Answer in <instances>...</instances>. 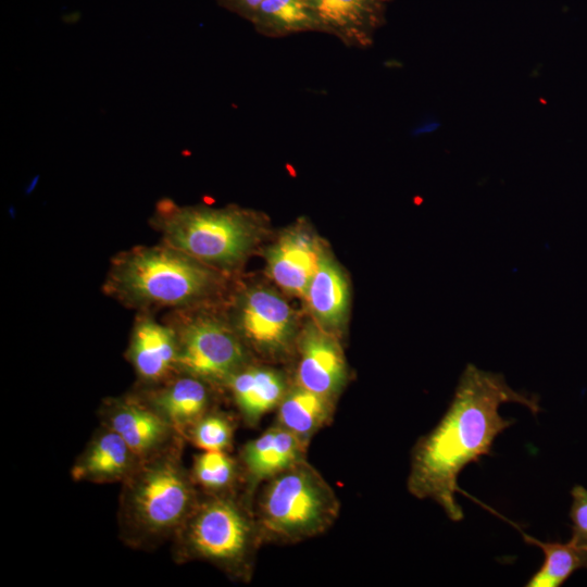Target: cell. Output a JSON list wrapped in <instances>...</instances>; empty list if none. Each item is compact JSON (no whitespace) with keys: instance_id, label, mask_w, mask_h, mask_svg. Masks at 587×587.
<instances>
[{"instance_id":"obj_1","label":"cell","mask_w":587,"mask_h":587,"mask_svg":"<svg viewBox=\"0 0 587 587\" xmlns=\"http://www.w3.org/2000/svg\"><path fill=\"white\" fill-rule=\"evenodd\" d=\"M505 402L521 403L533 414L540 411L537 396L512 389L500 373L467 364L447 411L412 449L410 494L435 500L451 521H462L463 510L455 500L461 491L458 477L467 464L490 454L497 436L515 422L499 414Z\"/></svg>"},{"instance_id":"obj_2","label":"cell","mask_w":587,"mask_h":587,"mask_svg":"<svg viewBox=\"0 0 587 587\" xmlns=\"http://www.w3.org/2000/svg\"><path fill=\"white\" fill-rule=\"evenodd\" d=\"M186 441L140 462L121 484L118 538L130 549L152 551L172 541L201 492L183 463Z\"/></svg>"},{"instance_id":"obj_3","label":"cell","mask_w":587,"mask_h":587,"mask_svg":"<svg viewBox=\"0 0 587 587\" xmlns=\"http://www.w3.org/2000/svg\"><path fill=\"white\" fill-rule=\"evenodd\" d=\"M262 542L248 492L204 495L172 539L178 564L202 561L233 579L250 578Z\"/></svg>"},{"instance_id":"obj_4","label":"cell","mask_w":587,"mask_h":587,"mask_svg":"<svg viewBox=\"0 0 587 587\" xmlns=\"http://www.w3.org/2000/svg\"><path fill=\"white\" fill-rule=\"evenodd\" d=\"M216 279L211 266L163 242L118 254L105 287L133 307L180 308L208 296Z\"/></svg>"},{"instance_id":"obj_5","label":"cell","mask_w":587,"mask_h":587,"mask_svg":"<svg viewBox=\"0 0 587 587\" xmlns=\"http://www.w3.org/2000/svg\"><path fill=\"white\" fill-rule=\"evenodd\" d=\"M252 508L262 542L296 544L328 530L340 503L304 459L263 482Z\"/></svg>"},{"instance_id":"obj_6","label":"cell","mask_w":587,"mask_h":587,"mask_svg":"<svg viewBox=\"0 0 587 587\" xmlns=\"http://www.w3.org/2000/svg\"><path fill=\"white\" fill-rule=\"evenodd\" d=\"M152 221L164 243L223 268L236 266L248 255L259 230L255 216L246 210L179 207L171 200L161 201Z\"/></svg>"},{"instance_id":"obj_7","label":"cell","mask_w":587,"mask_h":587,"mask_svg":"<svg viewBox=\"0 0 587 587\" xmlns=\"http://www.w3.org/2000/svg\"><path fill=\"white\" fill-rule=\"evenodd\" d=\"M178 339L177 373L224 387L249 363L247 345L237 330L209 316H197L174 326Z\"/></svg>"},{"instance_id":"obj_8","label":"cell","mask_w":587,"mask_h":587,"mask_svg":"<svg viewBox=\"0 0 587 587\" xmlns=\"http://www.w3.org/2000/svg\"><path fill=\"white\" fill-rule=\"evenodd\" d=\"M98 417L100 424L117 433L141 461L186 441L136 390L103 399Z\"/></svg>"},{"instance_id":"obj_9","label":"cell","mask_w":587,"mask_h":587,"mask_svg":"<svg viewBox=\"0 0 587 587\" xmlns=\"http://www.w3.org/2000/svg\"><path fill=\"white\" fill-rule=\"evenodd\" d=\"M237 332L246 345L275 357L290 345L295 333L294 311L272 289L250 288L238 301Z\"/></svg>"},{"instance_id":"obj_10","label":"cell","mask_w":587,"mask_h":587,"mask_svg":"<svg viewBox=\"0 0 587 587\" xmlns=\"http://www.w3.org/2000/svg\"><path fill=\"white\" fill-rule=\"evenodd\" d=\"M347 380V364L336 338L310 324L299 340L296 385L334 402Z\"/></svg>"},{"instance_id":"obj_11","label":"cell","mask_w":587,"mask_h":587,"mask_svg":"<svg viewBox=\"0 0 587 587\" xmlns=\"http://www.w3.org/2000/svg\"><path fill=\"white\" fill-rule=\"evenodd\" d=\"M178 339L174 326L152 317L138 319L133 327L126 359L141 388L157 386L177 373Z\"/></svg>"},{"instance_id":"obj_12","label":"cell","mask_w":587,"mask_h":587,"mask_svg":"<svg viewBox=\"0 0 587 587\" xmlns=\"http://www.w3.org/2000/svg\"><path fill=\"white\" fill-rule=\"evenodd\" d=\"M213 385L196 376L176 373L167 380L135 390L184 438L187 430L214 409Z\"/></svg>"},{"instance_id":"obj_13","label":"cell","mask_w":587,"mask_h":587,"mask_svg":"<svg viewBox=\"0 0 587 587\" xmlns=\"http://www.w3.org/2000/svg\"><path fill=\"white\" fill-rule=\"evenodd\" d=\"M320 33L329 34L344 45L366 48L385 21V7L378 0H308Z\"/></svg>"},{"instance_id":"obj_14","label":"cell","mask_w":587,"mask_h":587,"mask_svg":"<svg viewBox=\"0 0 587 587\" xmlns=\"http://www.w3.org/2000/svg\"><path fill=\"white\" fill-rule=\"evenodd\" d=\"M140 462V458L117 433L100 424L76 457L70 472L75 482L122 484Z\"/></svg>"},{"instance_id":"obj_15","label":"cell","mask_w":587,"mask_h":587,"mask_svg":"<svg viewBox=\"0 0 587 587\" xmlns=\"http://www.w3.org/2000/svg\"><path fill=\"white\" fill-rule=\"evenodd\" d=\"M308 445L277 423L247 441L237 458L246 490L250 492L254 486L304 460Z\"/></svg>"},{"instance_id":"obj_16","label":"cell","mask_w":587,"mask_h":587,"mask_svg":"<svg viewBox=\"0 0 587 587\" xmlns=\"http://www.w3.org/2000/svg\"><path fill=\"white\" fill-rule=\"evenodd\" d=\"M323 252L313 235L302 227L291 228L268 250L267 273L286 292L304 297Z\"/></svg>"},{"instance_id":"obj_17","label":"cell","mask_w":587,"mask_h":587,"mask_svg":"<svg viewBox=\"0 0 587 587\" xmlns=\"http://www.w3.org/2000/svg\"><path fill=\"white\" fill-rule=\"evenodd\" d=\"M224 388L229 391L239 416L249 426L277 409L289 389L279 372L249 363L234 373Z\"/></svg>"},{"instance_id":"obj_18","label":"cell","mask_w":587,"mask_h":587,"mask_svg":"<svg viewBox=\"0 0 587 587\" xmlns=\"http://www.w3.org/2000/svg\"><path fill=\"white\" fill-rule=\"evenodd\" d=\"M304 298L321 327L337 329L344 324L349 303L348 283L341 268L325 251Z\"/></svg>"},{"instance_id":"obj_19","label":"cell","mask_w":587,"mask_h":587,"mask_svg":"<svg viewBox=\"0 0 587 587\" xmlns=\"http://www.w3.org/2000/svg\"><path fill=\"white\" fill-rule=\"evenodd\" d=\"M335 402L295 385L277 407V424L310 442V439L333 419Z\"/></svg>"},{"instance_id":"obj_20","label":"cell","mask_w":587,"mask_h":587,"mask_svg":"<svg viewBox=\"0 0 587 587\" xmlns=\"http://www.w3.org/2000/svg\"><path fill=\"white\" fill-rule=\"evenodd\" d=\"M524 541L538 546L544 553L541 566L530 576L526 587H560L576 571L587 569V547L567 542L538 540L517 527Z\"/></svg>"},{"instance_id":"obj_21","label":"cell","mask_w":587,"mask_h":587,"mask_svg":"<svg viewBox=\"0 0 587 587\" xmlns=\"http://www.w3.org/2000/svg\"><path fill=\"white\" fill-rule=\"evenodd\" d=\"M250 23L271 38L319 32L308 0H263Z\"/></svg>"},{"instance_id":"obj_22","label":"cell","mask_w":587,"mask_h":587,"mask_svg":"<svg viewBox=\"0 0 587 587\" xmlns=\"http://www.w3.org/2000/svg\"><path fill=\"white\" fill-rule=\"evenodd\" d=\"M193 483L201 494L227 495L238 492L245 484L238 459L224 451H201L190 467Z\"/></svg>"},{"instance_id":"obj_23","label":"cell","mask_w":587,"mask_h":587,"mask_svg":"<svg viewBox=\"0 0 587 587\" xmlns=\"http://www.w3.org/2000/svg\"><path fill=\"white\" fill-rule=\"evenodd\" d=\"M234 436L235 423L233 417L214 408L187 430L185 440L201 451L229 452Z\"/></svg>"},{"instance_id":"obj_24","label":"cell","mask_w":587,"mask_h":587,"mask_svg":"<svg viewBox=\"0 0 587 587\" xmlns=\"http://www.w3.org/2000/svg\"><path fill=\"white\" fill-rule=\"evenodd\" d=\"M572 504L569 516L572 522V540L587 547V489L575 485L571 490Z\"/></svg>"},{"instance_id":"obj_25","label":"cell","mask_w":587,"mask_h":587,"mask_svg":"<svg viewBox=\"0 0 587 587\" xmlns=\"http://www.w3.org/2000/svg\"><path fill=\"white\" fill-rule=\"evenodd\" d=\"M222 8L251 22L263 0H215Z\"/></svg>"},{"instance_id":"obj_26","label":"cell","mask_w":587,"mask_h":587,"mask_svg":"<svg viewBox=\"0 0 587 587\" xmlns=\"http://www.w3.org/2000/svg\"><path fill=\"white\" fill-rule=\"evenodd\" d=\"M378 1L383 2L384 4H387L391 0H378Z\"/></svg>"}]
</instances>
